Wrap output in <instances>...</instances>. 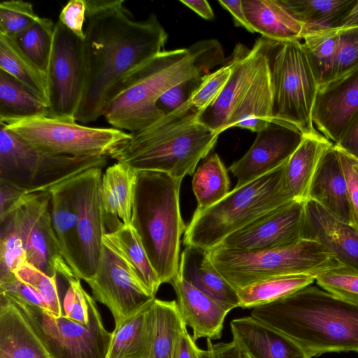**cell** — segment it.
<instances>
[{
    "instance_id": "obj_19",
    "label": "cell",
    "mask_w": 358,
    "mask_h": 358,
    "mask_svg": "<svg viewBox=\"0 0 358 358\" xmlns=\"http://www.w3.org/2000/svg\"><path fill=\"white\" fill-rule=\"evenodd\" d=\"M358 110V68L331 80L318 90L313 121L334 144Z\"/></svg>"
},
{
    "instance_id": "obj_57",
    "label": "cell",
    "mask_w": 358,
    "mask_h": 358,
    "mask_svg": "<svg viewBox=\"0 0 358 358\" xmlns=\"http://www.w3.org/2000/svg\"><path fill=\"white\" fill-rule=\"evenodd\" d=\"M180 1L205 20H210L214 18L213 10L206 0H180Z\"/></svg>"
},
{
    "instance_id": "obj_51",
    "label": "cell",
    "mask_w": 358,
    "mask_h": 358,
    "mask_svg": "<svg viewBox=\"0 0 358 358\" xmlns=\"http://www.w3.org/2000/svg\"><path fill=\"white\" fill-rule=\"evenodd\" d=\"M0 293L27 304L39 307L48 312L47 306L41 297L32 288L17 278L7 282L0 283Z\"/></svg>"
},
{
    "instance_id": "obj_22",
    "label": "cell",
    "mask_w": 358,
    "mask_h": 358,
    "mask_svg": "<svg viewBox=\"0 0 358 358\" xmlns=\"http://www.w3.org/2000/svg\"><path fill=\"white\" fill-rule=\"evenodd\" d=\"M230 327L251 358H310L293 340L252 316L233 320Z\"/></svg>"
},
{
    "instance_id": "obj_42",
    "label": "cell",
    "mask_w": 358,
    "mask_h": 358,
    "mask_svg": "<svg viewBox=\"0 0 358 358\" xmlns=\"http://www.w3.org/2000/svg\"><path fill=\"white\" fill-rule=\"evenodd\" d=\"M14 273L41 297L52 316L60 317L64 315L57 285V275L50 276L27 262L19 266Z\"/></svg>"
},
{
    "instance_id": "obj_52",
    "label": "cell",
    "mask_w": 358,
    "mask_h": 358,
    "mask_svg": "<svg viewBox=\"0 0 358 358\" xmlns=\"http://www.w3.org/2000/svg\"><path fill=\"white\" fill-rule=\"evenodd\" d=\"M200 358H250L243 348L234 339L229 343L213 344L207 338L206 350L200 351Z\"/></svg>"
},
{
    "instance_id": "obj_14",
    "label": "cell",
    "mask_w": 358,
    "mask_h": 358,
    "mask_svg": "<svg viewBox=\"0 0 358 358\" xmlns=\"http://www.w3.org/2000/svg\"><path fill=\"white\" fill-rule=\"evenodd\" d=\"M92 297L107 306L117 324L152 301L129 266L103 244L94 274L85 280Z\"/></svg>"
},
{
    "instance_id": "obj_38",
    "label": "cell",
    "mask_w": 358,
    "mask_h": 358,
    "mask_svg": "<svg viewBox=\"0 0 358 358\" xmlns=\"http://www.w3.org/2000/svg\"><path fill=\"white\" fill-rule=\"evenodd\" d=\"M315 276L292 274L271 277L236 289L239 308H254L266 304L310 285Z\"/></svg>"
},
{
    "instance_id": "obj_9",
    "label": "cell",
    "mask_w": 358,
    "mask_h": 358,
    "mask_svg": "<svg viewBox=\"0 0 358 358\" xmlns=\"http://www.w3.org/2000/svg\"><path fill=\"white\" fill-rule=\"evenodd\" d=\"M106 156L73 157L42 151L0 122V179L28 193L55 185L93 168H104Z\"/></svg>"
},
{
    "instance_id": "obj_12",
    "label": "cell",
    "mask_w": 358,
    "mask_h": 358,
    "mask_svg": "<svg viewBox=\"0 0 358 358\" xmlns=\"http://www.w3.org/2000/svg\"><path fill=\"white\" fill-rule=\"evenodd\" d=\"M47 76L48 116L77 122L86 82L83 39L59 20L55 23Z\"/></svg>"
},
{
    "instance_id": "obj_27",
    "label": "cell",
    "mask_w": 358,
    "mask_h": 358,
    "mask_svg": "<svg viewBox=\"0 0 358 358\" xmlns=\"http://www.w3.org/2000/svg\"><path fill=\"white\" fill-rule=\"evenodd\" d=\"M0 358H50L24 315L1 293Z\"/></svg>"
},
{
    "instance_id": "obj_8",
    "label": "cell",
    "mask_w": 358,
    "mask_h": 358,
    "mask_svg": "<svg viewBox=\"0 0 358 358\" xmlns=\"http://www.w3.org/2000/svg\"><path fill=\"white\" fill-rule=\"evenodd\" d=\"M260 38L272 89L273 120L293 125L303 135L317 132L313 112L319 85L303 43Z\"/></svg>"
},
{
    "instance_id": "obj_58",
    "label": "cell",
    "mask_w": 358,
    "mask_h": 358,
    "mask_svg": "<svg viewBox=\"0 0 358 358\" xmlns=\"http://www.w3.org/2000/svg\"><path fill=\"white\" fill-rule=\"evenodd\" d=\"M358 27V0L340 22L337 29H346Z\"/></svg>"
},
{
    "instance_id": "obj_5",
    "label": "cell",
    "mask_w": 358,
    "mask_h": 358,
    "mask_svg": "<svg viewBox=\"0 0 358 358\" xmlns=\"http://www.w3.org/2000/svg\"><path fill=\"white\" fill-rule=\"evenodd\" d=\"M182 179L160 171H137L131 224L162 284L178 275L180 238L187 228L180 209Z\"/></svg>"
},
{
    "instance_id": "obj_16",
    "label": "cell",
    "mask_w": 358,
    "mask_h": 358,
    "mask_svg": "<svg viewBox=\"0 0 358 358\" xmlns=\"http://www.w3.org/2000/svg\"><path fill=\"white\" fill-rule=\"evenodd\" d=\"M102 175V169L93 168L77 176L79 278L84 281L96 271L106 233L100 194Z\"/></svg>"
},
{
    "instance_id": "obj_6",
    "label": "cell",
    "mask_w": 358,
    "mask_h": 358,
    "mask_svg": "<svg viewBox=\"0 0 358 358\" xmlns=\"http://www.w3.org/2000/svg\"><path fill=\"white\" fill-rule=\"evenodd\" d=\"M286 164L234 187L214 205L195 210L185 231L183 244L208 251L231 234L293 200L286 185Z\"/></svg>"
},
{
    "instance_id": "obj_53",
    "label": "cell",
    "mask_w": 358,
    "mask_h": 358,
    "mask_svg": "<svg viewBox=\"0 0 358 358\" xmlns=\"http://www.w3.org/2000/svg\"><path fill=\"white\" fill-rule=\"evenodd\" d=\"M28 192L5 180L0 179V221L3 220L16 207Z\"/></svg>"
},
{
    "instance_id": "obj_34",
    "label": "cell",
    "mask_w": 358,
    "mask_h": 358,
    "mask_svg": "<svg viewBox=\"0 0 358 358\" xmlns=\"http://www.w3.org/2000/svg\"><path fill=\"white\" fill-rule=\"evenodd\" d=\"M278 1L296 20L304 25V34L308 31L338 28L340 22L357 1V0Z\"/></svg>"
},
{
    "instance_id": "obj_2",
    "label": "cell",
    "mask_w": 358,
    "mask_h": 358,
    "mask_svg": "<svg viewBox=\"0 0 358 358\" xmlns=\"http://www.w3.org/2000/svg\"><path fill=\"white\" fill-rule=\"evenodd\" d=\"M227 59L220 42L203 39L188 48L164 50L133 71L110 97L103 116L114 128L140 131L160 120L159 98L171 87L206 75Z\"/></svg>"
},
{
    "instance_id": "obj_56",
    "label": "cell",
    "mask_w": 358,
    "mask_h": 358,
    "mask_svg": "<svg viewBox=\"0 0 358 358\" xmlns=\"http://www.w3.org/2000/svg\"><path fill=\"white\" fill-rule=\"evenodd\" d=\"M218 3L232 15L235 24L237 26L245 28L250 33L254 30L248 22L242 5V0L223 1L219 0Z\"/></svg>"
},
{
    "instance_id": "obj_45",
    "label": "cell",
    "mask_w": 358,
    "mask_h": 358,
    "mask_svg": "<svg viewBox=\"0 0 358 358\" xmlns=\"http://www.w3.org/2000/svg\"><path fill=\"white\" fill-rule=\"evenodd\" d=\"M231 73V66L226 62L216 71L203 76L201 83L189 100L198 109L199 113L206 109L217 99Z\"/></svg>"
},
{
    "instance_id": "obj_32",
    "label": "cell",
    "mask_w": 358,
    "mask_h": 358,
    "mask_svg": "<svg viewBox=\"0 0 358 358\" xmlns=\"http://www.w3.org/2000/svg\"><path fill=\"white\" fill-rule=\"evenodd\" d=\"M153 300L128 318L115 324L106 358H150L151 305Z\"/></svg>"
},
{
    "instance_id": "obj_41",
    "label": "cell",
    "mask_w": 358,
    "mask_h": 358,
    "mask_svg": "<svg viewBox=\"0 0 358 358\" xmlns=\"http://www.w3.org/2000/svg\"><path fill=\"white\" fill-rule=\"evenodd\" d=\"M0 283H4L16 278L14 271L27 262V254L9 215L0 221Z\"/></svg>"
},
{
    "instance_id": "obj_44",
    "label": "cell",
    "mask_w": 358,
    "mask_h": 358,
    "mask_svg": "<svg viewBox=\"0 0 358 358\" xmlns=\"http://www.w3.org/2000/svg\"><path fill=\"white\" fill-rule=\"evenodd\" d=\"M32 3L22 0L0 3V34L15 38L39 19Z\"/></svg>"
},
{
    "instance_id": "obj_47",
    "label": "cell",
    "mask_w": 358,
    "mask_h": 358,
    "mask_svg": "<svg viewBox=\"0 0 358 358\" xmlns=\"http://www.w3.org/2000/svg\"><path fill=\"white\" fill-rule=\"evenodd\" d=\"M338 29L341 38L333 80L358 68V27Z\"/></svg>"
},
{
    "instance_id": "obj_11",
    "label": "cell",
    "mask_w": 358,
    "mask_h": 358,
    "mask_svg": "<svg viewBox=\"0 0 358 358\" xmlns=\"http://www.w3.org/2000/svg\"><path fill=\"white\" fill-rule=\"evenodd\" d=\"M8 298L24 315L50 358L107 357L112 332L105 328L94 299L90 322L85 324Z\"/></svg>"
},
{
    "instance_id": "obj_49",
    "label": "cell",
    "mask_w": 358,
    "mask_h": 358,
    "mask_svg": "<svg viewBox=\"0 0 358 358\" xmlns=\"http://www.w3.org/2000/svg\"><path fill=\"white\" fill-rule=\"evenodd\" d=\"M336 148L346 178L352 225L358 231V160Z\"/></svg>"
},
{
    "instance_id": "obj_24",
    "label": "cell",
    "mask_w": 358,
    "mask_h": 358,
    "mask_svg": "<svg viewBox=\"0 0 358 358\" xmlns=\"http://www.w3.org/2000/svg\"><path fill=\"white\" fill-rule=\"evenodd\" d=\"M137 171L117 162L103 173L101 200L106 233L131 224Z\"/></svg>"
},
{
    "instance_id": "obj_54",
    "label": "cell",
    "mask_w": 358,
    "mask_h": 358,
    "mask_svg": "<svg viewBox=\"0 0 358 358\" xmlns=\"http://www.w3.org/2000/svg\"><path fill=\"white\" fill-rule=\"evenodd\" d=\"M334 145L358 160V110L352 116Z\"/></svg>"
},
{
    "instance_id": "obj_48",
    "label": "cell",
    "mask_w": 358,
    "mask_h": 358,
    "mask_svg": "<svg viewBox=\"0 0 358 358\" xmlns=\"http://www.w3.org/2000/svg\"><path fill=\"white\" fill-rule=\"evenodd\" d=\"M203 76L191 78L169 88L159 98L157 102L158 109L165 115L189 101Z\"/></svg>"
},
{
    "instance_id": "obj_36",
    "label": "cell",
    "mask_w": 358,
    "mask_h": 358,
    "mask_svg": "<svg viewBox=\"0 0 358 358\" xmlns=\"http://www.w3.org/2000/svg\"><path fill=\"white\" fill-rule=\"evenodd\" d=\"M0 70L32 90L48 105L47 73L20 50L13 38L3 34H0Z\"/></svg>"
},
{
    "instance_id": "obj_29",
    "label": "cell",
    "mask_w": 358,
    "mask_h": 358,
    "mask_svg": "<svg viewBox=\"0 0 358 358\" xmlns=\"http://www.w3.org/2000/svg\"><path fill=\"white\" fill-rule=\"evenodd\" d=\"M246 18L255 32L279 41L301 40L304 25L278 0H242Z\"/></svg>"
},
{
    "instance_id": "obj_31",
    "label": "cell",
    "mask_w": 358,
    "mask_h": 358,
    "mask_svg": "<svg viewBox=\"0 0 358 358\" xmlns=\"http://www.w3.org/2000/svg\"><path fill=\"white\" fill-rule=\"evenodd\" d=\"M102 243L123 259L147 292L155 298L162 282L134 227L125 225L106 233Z\"/></svg>"
},
{
    "instance_id": "obj_15",
    "label": "cell",
    "mask_w": 358,
    "mask_h": 358,
    "mask_svg": "<svg viewBox=\"0 0 358 358\" xmlns=\"http://www.w3.org/2000/svg\"><path fill=\"white\" fill-rule=\"evenodd\" d=\"M306 200L293 199L227 236L217 246L263 250L288 246L302 239Z\"/></svg>"
},
{
    "instance_id": "obj_59",
    "label": "cell",
    "mask_w": 358,
    "mask_h": 358,
    "mask_svg": "<svg viewBox=\"0 0 358 358\" xmlns=\"http://www.w3.org/2000/svg\"><path fill=\"white\" fill-rule=\"evenodd\" d=\"M250 356V355H249ZM251 358V357H250Z\"/></svg>"
},
{
    "instance_id": "obj_10",
    "label": "cell",
    "mask_w": 358,
    "mask_h": 358,
    "mask_svg": "<svg viewBox=\"0 0 358 358\" xmlns=\"http://www.w3.org/2000/svg\"><path fill=\"white\" fill-rule=\"evenodd\" d=\"M4 124L42 151L73 157L111 158L131 138L130 133L114 127H91L49 116L33 117Z\"/></svg>"
},
{
    "instance_id": "obj_21",
    "label": "cell",
    "mask_w": 358,
    "mask_h": 358,
    "mask_svg": "<svg viewBox=\"0 0 358 358\" xmlns=\"http://www.w3.org/2000/svg\"><path fill=\"white\" fill-rule=\"evenodd\" d=\"M175 291L176 303L186 325L193 331L196 341L201 338L220 339L224 321L231 310L213 300L178 275L170 283Z\"/></svg>"
},
{
    "instance_id": "obj_43",
    "label": "cell",
    "mask_w": 358,
    "mask_h": 358,
    "mask_svg": "<svg viewBox=\"0 0 358 358\" xmlns=\"http://www.w3.org/2000/svg\"><path fill=\"white\" fill-rule=\"evenodd\" d=\"M315 280L322 289L358 305V268L341 264L320 272Z\"/></svg>"
},
{
    "instance_id": "obj_17",
    "label": "cell",
    "mask_w": 358,
    "mask_h": 358,
    "mask_svg": "<svg viewBox=\"0 0 358 358\" xmlns=\"http://www.w3.org/2000/svg\"><path fill=\"white\" fill-rule=\"evenodd\" d=\"M303 138V134L293 125L275 120L257 132L249 150L228 169L237 180L235 187L244 185L287 162Z\"/></svg>"
},
{
    "instance_id": "obj_25",
    "label": "cell",
    "mask_w": 358,
    "mask_h": 358,
    "mask_svg": "<svg viewBox=\"0 0 358 358\" xmlns=\"http://www.w3.org/2000/svg\"><path fill=\"white\" fill-rule=\"evenodd\" d=\"M77 176L78 175L55 185L49 192L52 222L59 243L61 253L79 278Z\"/></svg>"
},
{
    "instance_id": "obj_35",
    "label": "cell",
    "mask_w": 358,
    "mask_h": 358,
    "mask_svg": "<svg viewBox=\"0 0 358 358\" xmlns=\"http://www.w3.org/2000/svg\"><path fill=\"white\" fill-rule=\"evenodd\" d=\"M150 358H172L176 342L187 329L176 301L155 299L151 305Z\"/></svg>"
},
{
    "instance_id": "obj_50",
    "label": "cell",
    "mask_w": 358,
    "mask_h": 358,
    "mask_svg": "<svg viewBox=\"0 0 358 358\" xmlns=\"http://www.w3.org/2000/svg\"><path fill=\"white\" fill-rule=\"evenodd\" d=\"M87 20L86 0H71L62 9L59 21L80 38H84Z\"/></svg>"
},
{
    "instance_id": "obj_26",
    "label": "cell",
    "mask_w": 358,
    "mask_h": 358,
    "mask_svg": "<svg viewBox=\"0 0 358 358\" xmlns=\"http://www.w3.org/2000/svg\"><path fill=\"white\" fill-rule=\"evenodd\" d=\"M178 275L231 310L239 308L237 290L214 267L207 251L185 246L180 255Z\"/></svg>"
},
{
    "instance_id": "obj_4",
    "label": "cell",
    "mask_w": 358,
    "mask_h": 358,
    "mask_svg": "<svg viewBox=\"0 0 358 358\" xmlns=\"http://www.w3.org/2000/svg\"><path fill=\"white\" fill-rule=\"evenodd\" d=\"M199 110L187 101L131 139L111 158L138 171H155L183 178L208 156L218 134L200 123Z\"/></svg>"
},
{
    "instance_id": "obj_7",
    "label": "cell",
    "mask_w": 358,
    "mask_h": 358,
    "mask_svg": "<svg viewBox=\"0 0 358 358\" xmlns=\"http://www.w3.org/2000/svg\"><path fill=\"white\" fill-rule=\"evenodd\" d=\"M207 256L236 289L278 275L310 274L315 277L341 264L324 245L308 239L263 250H236L216 246L207 251Z\"/></svg>"
},
{
    "instance_id": "obj_18",
    "label": "cell",
    "mask_w": 358,
    "mask_h": 358,
    "mask_svg": "<svg viewBox=\"0 0 358 358\" xmlns=\"http://www.w3.org/2000/svg\"><path fill=\"white\" fill-rule=\"evenodd\" d=\"M264 57L260 38L251 49L242 44L236 45L228 59L231 66V76L217 99L198 113L200 123L218 135L227 129L233 112L248 90Z\"/></svg>"
},
{
    "instance_id": "obj_3",
    "label": "cell",
    "mask_w": 358,
    "mask_h": 358,
    "mask_svg": "<svg viewBox=\"0 0 358 358\" xmlns=\"http://www.w3.org/2000/svg\"><path fill=\"white\" fill-rule=\"evenodd\" d=\"M250 316L293 340L310 358L358 352V305L317 287L257 306Z\"/></svg>"
},
{
    "instance_id": "obj_23",
    "label": "cell",
    "mask_w": 358,
    "mask_h": 358,
    "mask_svg": "<svg viewBox=\"0 0 358 358\" xmlns=\"http://www.w3.org/2000/svg\"><path fill=\"white\" fill-rule=\"evenodd\" d=\"M307 199L317 202L338 220L352 225L346 178L334 145L320 159Z\"/></svg>"
},
{
    "instance_id": "obj_28",
    "label": "cell",
    "mask_w": 358,
    "mask_h": 358,
    "mask_svg": "<svg viewBox=\"0 0 358 358\" xmlns=\"http://www.w3.org/2000/svg\"><path fill=\"white\" fill-rule=\"evenodd\" d=\"M273 121L272 89L264 54L248 90L232 113L227 129L236 127L258 132Z\"/></svg>"
},
{
    "instance_id": "obj_20",
    "label": "cell",
    "mask_w": 358,
    "mask_h": 358,
    "mask_svg": "<svg viewBox=\"0 0 358 358\" xmlns=\"http://www.w3.org/2000/svg\"><path fill=\"white\" fill-rule=\"evenodd\" d=\"M302 239L321 243L341 264L358 268V231L310 199L305 202Z\"/></svg>"
},
{
    "instance_id": "obj_46",
    "label": "cell",
    "mask_w": 358,
    "mask_h": 358,
    "mask_svg": "<svg viewBox=\"0 0 358 358\" xmlns=\"http://www.w3.org/2000/svg\"><path fill=\"white\" fill-rule=\"evenodd\" d=\"M68 282L62 305L64 315L73 321L87 324L94 298L83 289L80 279L73 278Z\"/></svg>"
},
{
    "instance_id": "obj_39",
    "label": "cell",
    "mask_w": 358,
    "mask_h": 358,
    "mask_svg": "<svg viewBox=\"0 0 358 358\" xmlns=\"http://www.w3.org/2000/svg\"><path fill=\"white\" fill-rule=\"evenodd\" d=\"M192 185L197 201L196 210L214 205L229 192L228 171L217 153L205 158L194 172Z\"/></svg>"
},
{
    "instance_id": "obj_13",
    "label": "cell",
    "mask_w": 358,
    "mask_h": 358,
    "mask_svg": "<svg viewBox=\"0 0 358 358\" xmlns=\"http://www.w3.org/2000/svg\"><path fill=\"white\" fill-rule=\"evenodd\" d=\"M8 215L22 239L27 262L50 276L60 275L67 281L77 278L61 253L52 222L49 192L25 194Z\"/></svg>"
},
{
    "instance_id": "obj_40",
    "label": "cell",
    "mask_w": 358,
    "mask_h": 358,
    "mask_svg": "<svg viewBox=\"0 0 358 358\" xmlns=\"http://www.w3.org/2000/svg\"><path fill=\"white\" fill-rule=\"evenodd\" d=\"M55 27V24L51 19L40 17L13 38L20 50L46 73L52 48Z\"/></svg>"
},
{
    "instance_id": "obj_37",
    "label": "cell",
    "mask_w": 358,
    "mask_h": 358,
    "mask_svg": "<svg viewBox=\"0 0 358 358\" xmlns=\"http://www.w3.org/2000/svg\"><path fill=\"white\" fill-rule=\"evenodd\" d=\"M340 38L337 28L308 31L302 38L319 89L334 78Z\"/></svg>"
},
{
    "instance_id": "obj_55",
    "label": "cell",
    "mask_w": 358,
    "mask_h": 358,
    "mask_svg": "<svg viewBox=\"0 0 358 358\" xmlns=\"http://www.w3.org/2000/svg\"><path fill=\"white\" fill-rule=\"evenodd\" d=\"M201 349L186 329L178 338L172 358H200Z\"/></svg>"
},
{
    "instance_id": "obj_1",
    "label": "cell",
    "mask_w": 358,
    "mask_h": 358,
    "mask_svg": "<svg viewBox=\"0 0 358 358\" xmlns=\"http://www.w3.org/2000/svg\"><path fill=\"white\" fill-rule=\"evenodd\" d=\"M124 0H86L83 38L84 94L76 120L87 124L103 115L120 83L164 51L168 34L152 13L137 20Z\"/></svg>"
},
{
    "instance_id": "obj_33",
    "label": "cell",
    "mask_w": 358,
    "mask_h": 358,
    "mask_svg": "<svg viewBox=\"0 0 358 358\" xmlns=\"http://www.w3.org/2000/svg\"><path fill=\"white\" fill-rule=\"evenodd\" d=\"M48 115V105L35 92L0 70V122Z\"/></svg>"
},
{
    "instance_id": "obj_30",
    "label": "cell",
    "mask_w": 358,
    "mask_h": 358,
    "mask_svg": "<svg viewBox=\"0 0 358 358\" xmlns=\"http://www.w3.org/2000/svg\"><path fill=\"white\" fill-rule=\"evenodd\" d=\"M334 143L318 131L303 138L287 160L285 167L287 187L294 199L306 200L309 187L325 152Z\"/></svg>"
}]
</instances>
